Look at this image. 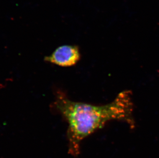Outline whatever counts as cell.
<instances>
[{
    "instance_id": "1",
    "label": "cell",
    "mask_w": 159,
    "mask_h": 158,
    "mask_svg": "<svg viewBox=\"0 0 159 158\" xmlns=\"http://www.w3.org/2000/svg\"><path fill=\"white\" fill-rule=\"evenodd\" d=\"M55 112L68 122L69 152L77 156L81 141L111 120H119L134 125V104L131 93L123 91L112 102L103 105L73 101L61 91H58L52 104Z\"/></svg>"
},
{
    "instance_id": "2",
    "label": "cell",
    "mask_w": 159,
    "mask_h": 158,
    "mask_svg": "<svg viewBox=\"0 0 159 158\" xmlns=\"http://www.w3.org/2000/svg\"><path fill=\"white\" fill-rule=\"evenodd\" d=\"M81 57L79 48L74 45H63L57 48L50 55L45 57L47 62L61 67H70L78 63Z\"/></svg>"
}]
</instances>
